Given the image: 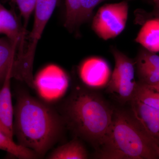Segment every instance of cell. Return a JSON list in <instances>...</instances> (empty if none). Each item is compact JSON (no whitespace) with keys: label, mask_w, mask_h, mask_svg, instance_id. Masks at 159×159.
<instances>
[{"label":"cell","mask_w":159,"mask_h":159,"mask_svg":"<svg viewBox=\"0 0 159 159\" xmlns=\"http://www.w3.org/2000/svg\"><path fill=\"white\" fill-rule=\"evenodd\" d=\"M14 135L18 144L44 156L59 140L65 123L53 107L24 91L16 96L14 108Z\"/></svg>","instance_id":"obj_1"},{"label":"cell","mask_w":159,"mask_h":159,"mask_svg":"<svg viewBox=\"0 0 159 159\" xmlns=\"http://www.w3.org/2000/svg\"><path fill=\"white\" fill-rule=\"evenodd\" d=\"M97 157L159 159V145L132 113L114 110L112 119Z\"/></svg>","instance_id":"obj_2"},{"label":"cell","mask_w":159,"mask_h":159,"mask_svg":"<svg viewBox=\"0 0 159 159\" xmlns=\"http://www.w3.org/2000/svg\"><path fill=\"white\" fill-rule=\"evenodd\" d=\"M62 110L65 125L97 150L110 126L114 109L97 94L77 88L64 103Z\"/></svg>","instance_id":"obj_3"},{"label":"cell","mask_w":159,"mask_h":159,"mask_svg":"<svg viewBox=\"0 0 159 159\" xmlns=\"http://www.w3.org/2000/svg\"><path fill=\"white\" fill-rule=\"evenodd\" d=\"M58 0H37L34 8V23L25 51L17 55L14 74L17 80L25 81L30 87L34 85L33 66L38 43L51 18Z\"/></svg>","instance_id":"obj_4"},{"label":"cell","mask_w":159,"mask_h":159,"mask_svg":"<svg viewBox=\"0 0 159 159\" xmlns=\"http://www.w3.org/2000/svg\"><path fill=\"white\" fill-rule=\"evenodd\" d=\"M128 12L126 1L105 4L99 8L93 17L92 30L104 40L115 38L125 29Z\"/></svg>","instance_id":"obj_5"},{"label":"cell","mask_w":159,"mask_h":159,"mask_svg":"<svg viewBox=\"0 0 159 159\" xmlns=\"http://www.w3.org/2000/svg\"><path fill=\"white\" fill-rule=\"evenodd\" d=\"M115 67L108 83L109 90L116 93L124 101L133 99L137 83L135 80V63L115 47H111Z\"/></svg>","instance_id":"obj_6"},{"label":"cell","mask_w":159,"mask_h":159,"mask_svg":"<svg viewBox=\"0 0 159 159\" xmlns=\"http://www.w3.org/2000/svg\"><path fill=\"white\" fill-rule=\"evenodd\" d=\"M79 75L85 84L95 88L108 84L111 76L108 63L98 57H89L83 61L80 66Z\"/></svg>","instance_id":"obj_7"},{"label":"cell","mask_w":159,"mask_h":159,"mask_svg":"<svg viewBox=\"0 0 159 159\" xmlns=\"http://www.w3.org/2000/svg\"><path fill=\"white\" fill-rule=\"evenodd\" d=\"M135 63L139 82L147 85L159 82V55L142 47Z\"/></svg>","instance_id":"obj_8"},{"label":"cell","mask_w":159,"mask_h":159,"mask_svg":"<svg viewBox=\"0 0 159 159\" xmlns=\"http://www.w3.org/2000/svg\"><path fill=\"white\" fill-rule=\"evenodd\" d=\"M12 68L9 69L0 89V130L13 139L14 111L11 91Z\"/></svg>","instance_id":"obj_9"},{"label":"cell","mask_w":159,"mask_h":159,"mask_svg":"<svg viewBox=\"0 0 159 159\" xmlns=\"http://www.w3.org/2000/svg\"><path fill=\"white\" fill-rule=\"evenodd\" d=\"M131 101L134 116L159 145V110L135 98Z\"/></svg>","instance_id":"obj_10"},{"label":"cell","mask_w":159,"mask_h":159,"mask_svg":"<svg viewBox=\"0 0 159 159\" xmlns=\"http://www.w3.org/2000/svg\"><path fill=\"white\" fill-rule=\"evenodd\" d=\"M135 41L148 51L159 52V18L152 17L142 22Z\"/></svg>","instance_id":"obj_11"},{"label":"cell","mask_w":159,"mask_h":159,"mask_svg":"<svg viewBox=\"0 0 159 159\" xmlns=\"http://www.w3.org/2000/svg\"><path fill=\"white\" fill-rule=\"evenodd\" d=\"M0 34H3L13 42L23 43L24 36L17 20L13 13L0 2Z\"/></svg>","instance_id":"obj_12"},{"label":"cell","mask_w":159,"mask_h":159,"mask_svg":"<svg viewBox=\"0 0 159 159\" xmlns=\"http://www.w3.org/2000/svg\"><path fill=\"white\" fill-rule=\"evenodd\" d=\"M19 42H13L6 37L0 38V84L2 85L8 71L13 67Z\"/></svg>","instance_id":"obj_13"},{"label":"cell","mask_w":159,"mask_h":159,"mask_svg":"<svg viewBox=\"0 0 159 159\" xmlns=\"http://www.w3.org/2000/svg\"><path fill=\"white\" fill-rule=\"evenodd\" d=\"M88 157V152L83 144L78 139L70 142L55 148L48 156L49 159H86Z\"/></svg>","instance_id":"obj_14"},{"label":"cell","mask_w":159,"mask_h":159,"mask_svg":"<svg viewBox=\"0 0 159 159\" xmlns=\"http://www.w3.org/2000/svg\"><path fill=\"white\" fill-rule=\"evenodd\" d=\"M0 149L6 151L18 159H33L39 157L33 151L20 145L18 143H15L13 139L9 138L1 130Z\"/></svg>","instance_id":"obj_15"},{"label":"cell","mask_w":159,"mask_h":159,"mask_svg":"<svg viewBox=\"0 0 159 159\" xmlns=\"http://www.w3.org/2000/svg\"><path fill=\"white\" fill-rule=\"evenodd\" d=\"M133 98L139 99L146 105L159 110V92L148 86L137 83Z\"/></svg>","instance_id":"obj_16"},{"label":"cell","mask_w":159,"mask_h":159,"mask_svg":"<svg viewBox=\"0 0 159 159\" xmlns=\"http://www.w3.org/2000/svg\"><path fill=\"white\" fill-rule=\"evenodd\" d=\"M81 0H66V16L64 26L72 33L77 29Z\"/></svg>","instance_id":"obj_17"},{"label":"cell","mask_w":159,"mask_h":159,"mask_svg":"<svg viewBox=\"0 0 159 159\" xmlns=\"http://www.w3.org/2000/svg\"><path fill=\"white\" fill-rule=\"evenodd\" d=\"M105 0H81L77 29L92 18L93 10L96 6Z\"/></svg>","instance_id":"obj_18"},{"label":"cell","mask_w":159,"mask_h":159,"mask_svg":"<svg viewBox=\"0 0 159 159\" xmlns=\"http://www.w3.org/2000/svg\"><path fill=\"white\" fill-rule=\"evenodd\" d=\"M37 0H14L17 4L24 20L23 30L26 34V28L32 12L34 11Z\"/></svg>","instance_id":"obj_19"},{"label":"cell","mask_w":159,"mask_h":159,"mask_svg":"<svg viewBox=\"0 0 159 159\" xmlns=\"http://www.w3.org/2000/svg\"><path fill=\"white\" fill-rule=\"evenodd\" d=\"M139 13L142 14L139 15V18L138 21L139 23L142 22L144 20L152 17H157L159 18V13L152 11L150 12H147L145 11H139Z\"/></svg>","instance_id":"obj_20"},{"label":"cell","mask_w":159,"mask_h":159,"mask_svg":"<svg viewBox=\"0 0 159 159\" xmlns=\"http://www.w3.org/2000/svg\"><path fill=\"white\" fill-rule=\"evenodd\" d=\"M154 6L153 11L159 13V0H150Z\"/></svg>","instance_id":"obj_21"},{"label":"cell","mask_w":159,"mask_h":159,"mask_svg":"<svg viewBox=\"0 0 159 159\" xmlns=\"http://www.w3.org/2000/svg\"><path fill=\"white\" fill-rule=\"evenodd\" d=\"M147 86H148L149 87L157 91V92H159V82L156 84H153V85Z\"/></svg>","instance_id":"obj_22"},{"label":"cell","mask_w":159,"mask_h":159,"mask_svg":"<svg viewBox=\"0 0 159 159\" xmlns=\"http://www.w3.org/2000/svg\"><path fill=\"white\" fill-rule=\"evenodd\" d=\"M2 84H0V89H1V88H2Z\"/></svg>","instance_id":"obj_23"}]
</instances>
